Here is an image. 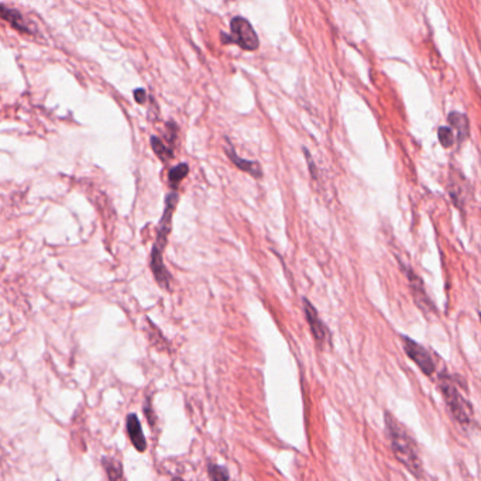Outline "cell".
Instances as JSON below:
<instances>
[{"label":"cell","mask_w":481,"mask_h":481,"mask_svg":"<svg viewBox=\"0 0 481 481\" xmlns=\"http://www.w3.org/2000/svg\"><path fill=\"white\" fill-rule=\"evenodd\" d=\"M385 429L391 443L392 453L413 475L422 477V461L418 454L416 444L408 430L389 413L385 412Z\"/></svg>","instance_id":"cell-1"},{"label":"cell","mask_w":481,"mask_h":481,"mask_svg":"<svg viewBox=\"0 0 481 481\" xmlns=\"http://www.w3.org/2000/svg\"><path fill=\"white\" fill-rule=\"evenodd\" d=\"M178 204V194L177 192H170L165 198V211L164 215L158 223V232H157V239H156V244L153 247L151 251V263L150 267L153 270V274L157 280V282L165 288L170 289V281H171V275L168 274L164 261H163V251L164 247L167 246V240H168V233L171 230V219H173V213L175 211V206Z\"/></svg>","instance_id":"cell-2"},{"label":"cell","mask_w":481,"mask_h":481,"mask_svg":"<svg viewBox=\"0 0 481 481\" xmlns=\"http://www.w3.org/2000/svg\"><path fill=\"white\" fill-rule=\"evenodd\" d=\"M439 388H440L442 395L444 396L446 405H447L449 411L451 412V415L454 416V419L463 426L470 425V422H471V406L463 398V395L458 392L453 380L449 375H444V373H442L439 375Z\"/></svg>","instance_id":"cell-3"},{"label":"cell","mask_w":481,"mask_h":481,"mask_svg":"<svg viewBox=\"0 0 481 481\" xmlns=\"http://www.w3.org/2000/svg\"><path fill=\"white\" fill-rule=\"evenodd\" d=\"M230 32L232 35L229 36H225V33H222V42L225 44L235 43L246 51H254L258 49L260 40L247 19L242 16L233 18L230 23Z\"/></svg>","instance_id":"cell-4"},{"label":"cell","mask_w":481,"mask_h":481,"mask_svg":"<svg viewBox=\"0 0 481 481\" xmlns=\"http://www.w3.org/2000/svg\"><path fill=\"white\" fill-rule=\"evenodd\" d=\"M402 342H404V350L408 354V357L412 361H415V364L420 368L423 374L430 377L435 373V361L427 353V350L406 336L402 337Z\"/></svg>","instance_id":"cell-5"},{"label":"cell","mask_w":481,"mask_h":481,"mask_svg":"<svg viewBox=\"0 0 481 481\" xmlns=\"http://www.w3.org/2000/svg\"><path fill=\"white\" fill-rule=\"evenodd\" d=\"M304 311H305V316L308 319V323H309V327H311V332H312L315 340L319 344H323V342L327 336V329L323 325V322L319 319L316 309L313 308V305L308 299H304Z\"/></svg>","instance_id":"cell-6"},{"label":"cell","mask_w":481,"mask_h":481,"mask_svg":"<svg viewBox=\"0 0 481 481\" xmlns=\"http://www.w3.org/2000/svg\"><path fill=\"white\" fill-rule=\"evenodd\" d=\"M406 275H408V280H409V285H411V289H412V294H413V299L416 302V305L422 309V311H432L433 309V305L429 299V296L426 295L425 292V288H423V284L420 281V278L411 270L406 271Z\"/></svg>","instance_id":"cell-7"},{"label":"cell","mask_w":481,"mask_h":481,"mask_svg":"<svg viewBox=\"0 0 481 481\" xmlns=\"http://www.w3.org/2000/svg\"><path fill=\"white\" fill-rule=\"evenodd\" d=\"M126 427H127V435H129L133 446L136 447V450L144 451L147 449V440L144 437V433H143V429H142V423H140V420H139L136 413H130L127 416Z\"/></svg>","instance_id":"cell-8"},{"label":"cell","mask_w":481,"mask_h":481,"mask_svg":"<svg viewBox=\"0 0 481 481\" xmlns=\"http://www.w3.org/2000/svg\"><path fill=\"white\" fill-rule=\"evenodd\" d=\"M0 16H2V19L5 22H8L18 32L27 33V35L33 33V29L29 27V25L26 23V20L20 15V12H18L15 9H8L5 5H2V8H0Z\"/></svg>","instance_id":"cell-9"},{"label":"cell","mask_w":481,"mask_h":481,"mask_svg":"<svg viewBox=\"0 0 481 481\" xmlns=\"http://www.w3.org/2000/svg\"><path fill=\"white\" fill-rule=\"evenodd\" d=\"M447 120H449V125L451 126V129L456 132L457 142H458V143L464 142V140L468 137V135H470L468 118H467L466 115H463V113L451 112V113H449Z\"/></svg>","instance_id":"cell-10"},{"label":"cell","mask_w":481,"mask_h":481,"mask_svg":"<svg viewBox=\"0 0 481 481\" xmlns=\"http://www.w3.org/2000/svg\"><path fill=\"white\" fill-rule=\"evenodd\" d=\"M225 151H226V154L229 156V158L232 160V163H233L239 170H242V171H244V173H249L250 175H253V177H256V178H260V177L263 175L261 167H260L258 163H256V161H246V160L240 158V157L235 153V150H233L230 146H229V147H225Z\"/></svg>","instance_id":"cell-11"},{"label":"cell","mask_w":481,"mask_h":481,"mask_svg":"<svg viewBox=\"0 0 481 481\" xmlns=\"http://www.w3.org/2000/svg\"><path fill=\"white\" fill-rule=\"evenodd\" d=\"M102 464L106 468L109 481H125L122 464L118 460L111 458V457H104L102 458Z\"/></svg>","instance_id":"cell-12"},{"label":"cell","mask_w":481,"mask_h":481,"mask_svg":"<svg viewBox=\"0 0 481 481\" xmlns=\"http://www.w3.org/2000/svg\"><path fill=\"white\" fill-rule=\"evenodd\" d=\"M150 142H151V147H153L154 153H156L164 163L173 158V156H174V154H173V149L168 147V146H165V144L163 143L161 139H158L157 136H153Z\"/></svg>","instance_id":"cell-13"},{"label":"cell","mask_w":481,"mask_h":481,"mask_svg":"<svg viewBox=\"0 0 481 481\" xmlns=\"http://www.w3.org/2000/svg\"><path fill=\"white\" fill-rule=\"evenodd\" d=\"M188 173H189L188 164L182 163V164L175 165V167H174L173 170H170V173H168V181H170V184L175 188V187L188 175Z\"/></svg>","instance_id":"cell-14"},{"label":"cell","mask_w":481,"mask_h":481,"mask_svg":"<svg viewBox=\"0 0 481 481\" xmlns=\"http://www.w3.org/2000/svg\"><path fill=\"white\" fill-rule=\"evenodd\" d=\"M208 474L211 481H229V471L225 466L211 464L208 468Z\"/></svg>","instance_id":"cell-15"},{"label":"cell","mask_w":481,"mask_h":481,"mask_svg":"<svg viewBox=\"0 0 481 481\" xmlns=\"http://www.w3.org/2000/svg\"><path fill=\"white\" fill-rule=\"evenodd\" d=\"M439 142L446 149L451 147L454 144V142H456V136H454L453 130L450 127H446V126L440 127L439 129Z\"/></svg>","instance_id":"cell-16"},{"label":"cell","mask_w":481,"mask_h":481,"mask_svg":"<svg viewBox=\"0 0 481 481\" xmlns=\"http://www.w3.org/2000/svg\"><path fill=\"white\" fill-rule=\"evenodd\" d=\"M135 99H136V102H139V104H144L146 102V99H147V94H146V91L144 89H136L135 91Z\"/></svg>","instance_id":"cell-17"},{"label":"cell","mask_w":481,"mask_h":481,"mask_svg":"<svg viewBox=\"0 0 481 481\" xmlns=\"http://www.w3.org/2000/svg\"><path fill=\"white\" fill-rule=\"evenodd\" d=\"M173 481H184V480H182V478H178V477H175Z\"/></svg>","instance_id":"cell-18"},{"label":"cell","mask_w":481,"mask_h":481,"mask_svg":"<svg viewBox=\"0 0 481 481\" xmlns=\"http://www.w3.org/2000/svg\"><path fill=\"white\" fill-rule=\"evenodd\" d=\"M480 320H481V313H480Z\"/></svg>","instance_id":"cell-19"}]
</instances>
